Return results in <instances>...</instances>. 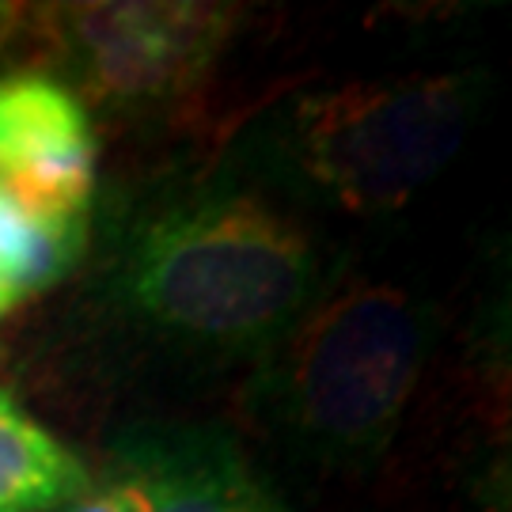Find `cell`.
I'll return each mask as SVG.
<instances>
[{"label": "cell", "instance_id": "9c48e42d", "mask_svg": "<svg viewBox=\"0 0 512 512\" xmlns=\"http://www.w3.org/2000/svg\"><path fill=\"white\" fill-rule=\"evenodd\" d=\"M57 512H145V509H141V497L133 490V482H129L126 475H118L114 467H107V471L92 482L88 494L69 501L65 509H57Z\"/></svg>", "mask_w": 512, "mask_h": 512}, {"label": "cell", "instance_id": "3957f363", "mask_svg": "<svg viewBox=\"0 0 512 512\" xmlns=\"http://www.w3.org/2000/svg\"><path fill=\"white\" fill-rule=\"evenodd\" d=\"M490 73H403L308 92L266 137L277 175L311 202L353 217L403 209L437 179L478 126Z\"/></svg>", "mask_w": 512, "mask_h": 512}, {"label": "cell", "instance_id": "52a82bcc", "mask_svg": "<svg viewBox=\"0 0 512 512\" xmlns=\"http://www.w3.org/2000/svg\"><path fill=\"white\" fill-rule=\"evenodd\" d=\"M92 482V467L0 387V512H57Z\"/></svg>", "mask_w": 512, "mask_h": 512}, {"label": "cell", "instance_id": "30bf717a", "mask_svg": "<svg viewBox=\"0 0 512 512\" xmlns=\"http://www.w3.org/2000/svg\"><path fill=\"white\" fill-rule=\"evenodd\" d=\"M27 12H31V8H23V4H4V0H0V54L12 46V38L19 35V27L31 19Z\"/></svg>", "mask_w": 512, "mask_h": 512}, {"label": "cell", "instance_id": "8fae6325", "mask_svg": "<svg viewBox=\"0 0 512 512\" xmlns=\"http://www.w3.org/2000/svg\"><path fill=\"white\" fill-rule=\"evenodd\" d=\"M19 300L12 293H8V289H4V285H0V319H4V315H8V311L16 308Z\"/></svg>", "mask_w": 512, "mask_h": 512}, {"label": "cell", "instance_id": "7a4b0ae2", "mask_svg": "<svg viewBox=\"0 0 512 512\" xmlns=\"http://www.w3.org/2000/svg\"><path fill=\"white\" fill-rule=\"evenodd\" d=\"M437 334V304L406 281L334 274L255 365L251 418L315 471L365 475L399 437Z\"/></svg>", "mask_w": 512, "mask_h": 512}, {"label": "cell", "instance_id": "277c9868", "mask_svg": "<svg viewBox=\"0 0 512 512\" xmlns=\"http://www.w3.org/2000/svg\"><path fill=\"white\" fill-rule=\"evenodd\" d=\"M61 76L84 107H175L202 88L236 31V8L194 0H95L42 8Z\"/></svg>", "mask_w": 512, "mask_h": 512}, {"label": "cell", "instance_id": "8992f818", "mask_svg": "<svg viewBox=\"0 0 512 512\" xmlns=\"http://www.w3.org/2000/svg\"><path fill=\"white\" fill-rule=\"evenodd\" d=\"M92 148L88 107L61 76L42 69L0 76V175Z\"/></svg>", "mask_w": 512, "mask_h": 512}, {"label": "cell", "instance_id": "6da1fadb", "mask_svg": "<svg viewBox=\"0 0 512 512\" xmlns=\"http://www.w3.org/2000/svg\"><path fill=\"white\" fill-rule=\"evenodd\" d=\"M334 274L281 205L213 183L137 209L95 289L137 346L190 368H232L258 365Z\"/></svg>", "mask_w": 512, "mask_h": 512}, {"label": "cell", "instance_id": "5b68a950", "mask_svg": "<svg viewBox=\"0 0 512 512\" xmlns=\"http://www.w3.org/2000/svg\"><path fill=\"white\" fill-rule=\"evenodd\" d=\"M145 512H289L270 478L217 425H148L114 444L110 463Z\"/></svg>", "mask_w": 512, "mask_h": 512}, {"label": "cell", "instance_id": "ba28073f", "mask_svg": "<svg viewBox=\"0 0 512 512\" xmlns=\"http://www.w3.org/2000/svg\"><path fill=\"white\" fill-rule=\"evenodd\" d=\"M92 247V217L35 220L0 183V285L16 300L57 289Z\"/></svg>", "mask_w": 512, "mask_h": 512}]
</instances>
